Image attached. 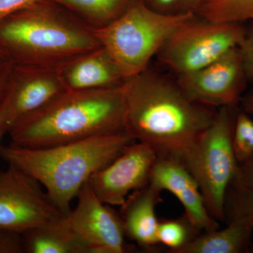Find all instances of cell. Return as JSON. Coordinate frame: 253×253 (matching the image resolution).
I'll return each instance as SVG.
<instances>
[{
    "label": "cell",
    "instance_id": "6da1fadb",
    "mask_svg": "<svg viewBox=\"0 0 253 253\" xmlns=\"http://www.w3.org/2000/svg\"><path fill=\"white\" fill-rule=\"evenodd\" d=\"M121 89L125 131L136 141L149 145L157 157L184 164L217 110L191 99L177 82L149 68L126 79Z\"/></svg>",
    "mask_w": 253,
    "mask_h": 253
},
{
    "label": "cell",
    "instance_id": "7a4b0ae2",
    "mask_svg": "<svg viewBox=\"0 0 253 253\" xmlns=\"http://www.w3.org/2000/svg\"><path fill=\"white\" fill-rule=\"evenodd\" d=\"M134 141L123 131L38 149L10 144L0 146V158L36 179L67 217L82 186Z\"/></svg>",
    "mask_w": 253,
    "mask_h": 253
},
{
    "label": "cell",
    "instance_id": "3957f363",
    "mask_svg": "<svg viewBox=\"0 0 253 253\" xmlns=\"http://www.w3.org/2000/svg\"><path fill=\"white\" fill-rule=\"evenodd\" d=\"M126 104L121 86L68 91L45 109L9 131L11 144L38 149L125 131Z\"/></svg>",
    "mask_w": 253,
    "mask_h": 253
},
{
    "label": "cell",
    "instance_id": "277c9868",
    "mask_svg": "<svg viewBox=\"0 0 253 253\" xmlns=\"http://www.w3.org/2000/svg\"><path fill=\"white\" fill-rule=\"evenodd\" d=\"M49 0L0 21V49L15 65L59 68L99 48L94 30Z\"/></svg>",
    "mask_w": 253,
    "mask_h": 253
},
{
    "label": "cell",
    "instance_id": "5b68a950",
    "mask_svg": "<svg viewBox=\"0 0 253 253\" xmlns=\"http://www.w3.org/2000/svg\"><path fill=\"white\" fill-rule=\"evenodd\" d=\"M195 17L194 11L162 12L137 1L107 26L94 30L100 45L126 80L149 68L173 33Z\"/></svg>",
    "mask_w": 253,
    "mask_h": 253
},
{
    "label": "cell",
    "instance_id": "8992f818",
    "mask_svg": "<svg viewBox=\"0 0 253 253\" xmlns=\"http://www.w3.org/2000/svg\"><path fill=\"white\" fill-rule=\"evenodd\" d=\"M239 108L217 109L184 163L199 184L208 212L217 221L225 219L226 191L238 167L233 132Z\"/></svg>",
    "mask_w": 253,
    "mask_h": 253
},
{
    "label": "cell",
    "instance_id": "52a82bcc",
    "mask_svg": "<svg viewBox=\"0 0 253 253\" xmlns=\"http://www.w3.org/2000/svg\"><path fill=\"white\" fill-rule=\"evenodd\" d=\"M246 31L242 23L196 21L195 17L173 33L157 56L177 76H184L239 47Z\"/></svg>",
    "mask_w": 253,
    "mask_h": 253
},
{
    "label": "cell",
    "instance_id": "ba28073f",
    "mask_svg": "<svg viewBox=\"0 0 253 253\" xmlns=\"http://www.w3.org/2000/svg\"><path fill=\"white\" fill-rule=\"evenodd\" d=\"M66 218L34 178L11 165L0 169V229L22 234Z\"/></svg>",
    "mask_w": 253,
    "mask_h": 253
},
{
    "label": "cell",
    "instance_id": "9c48e42d",
    "mask_svg": "<svg viewBox=\"0 0 253 253\" xmlns=\"http://www.w3.org/2000/svg\"><path fill=\"white\" fill-rule=\"evenodd\" d=\"M67 91L58 68L14 64L0 102V137Z\"/></svg>",
    "mask_w": 253,
    "mask_h": 253
},
{
    "label": "cell",
    "instance_id": "30bf717a",
    "mask_svg": "<svg viewBox=\"0 0 253 253\" xmlns=\"http://www.w3.org/2000/svg\"><path fill=\"white\" fill-rule=\"evenodd\" d=\"M248 81L237 47L206 67L178 76L176 82L191 99L219 109L239 106Z\"/></svg>",
    "mask_w": 253,
    "mask_h": 253
},
{
    "label": "cell",
    "instance_id": "8fae6325",
    "mask_svg": "<svg viewBox=\"0 0 253 253\" xmlns=\"http://www.w3.org/2000/svg\"><path fill=\"white\" fill-rule=\"evenodd\" d=\"M77 206L67 216L68 224L86 245L89 253H125L131 249L126 241L121 214L101 202L89 181L78 193Z\"/></svg>",
    "mask_w": 253,
    "mask_h": 253
},
{
    "label": "cell",
    "instance_id": "7c38bea8",
    "mask_svg": "<svg viewBox=\"0 0 253 253\" xmlns=\"http://www.w3.org/2000/svg\"><path fill=\"white\" fill-rule=\"evenodd\" d=\"M156 158L149 145L134 141L90 176L91 189L101 202L121 207L129 194L149 184Z\"/></svg>",
    "mask_w": 253,
    "mask_h": 253
},
{
    "label": "cell",
    "instance_id": "4fadbf2b",
    "mask_svg": "<svg viewBox=\"0 0 253 253\" xmlns=\"http://www.w3.org/2000/svg\"><path fill=\"white\" fill-rule=\"evenodd\" d=\"M149 184L160 191H168L182 205L185 216L200 233L219 229L211 217L197 181L184 163L174 158L157 157Z\"/></svg>",
    "mask_w": 253,
    "mask_h": 253
},
{
    "label": "cell",
    "instance_id": "5bb4252c",
    "mask_svg": "<svg viewBox=\"0 0 253 253\" xmlns=\"http://www.w3.org/2000/svg\"><path fill=\"white\" fill-rule=\"evenodd\" d=\"M58 70L68 91L112 89L122 86L126 81L102 46L70 60Z\"/></svg>",
    "mask_w": 253,
    "mask_h": 253
},
{
    "label": "cell",
    "instance_id": "9a60e30c",
    "mask_svg": "<svg viewBox=\"0 0 253 253\" xmlns=\"http://www.w3.org/2000/svg\"><path fill=\"white\" fill-rule=\"evenodd\" d=\"M161 191L149 183L131 193L121 206L120 214L126 237L146 251L154 250L159 245V220L155 209L161 200Z\"/></svg>",
    "mask_w": 253,
    "mask_h": 253
},
{
    "label": "cell",
    "instance_id": "2e32d148",
    "mask_svg": "<svg viewBox=\"0 0 253 253\" xmlns=\"http://www.w3.org/2000/svg\"><path fill=\"white\" fill-rule=\"evenodd\" d=\"M226 224L224 229L201 233L177 253H249L253 220L235 218Z\"/></svg>",
    "mask_w": 253,
    "mask_h": 253
},
{
    "label": "cell",
    "instance_id": "e0dca14e",
    "mask_svg": "<svg viewBox=\"0 0 253 253\" xmlns=\"http://www.w3.org/2000/svg\"><path fill=\"white\" fill-rule=\"evenodd\" d=\"M23 253H89L66 220L30 229L22 234Z\"/></svg>",
    "mask_w": 253,
    "mask_h": 253
},
{
    "label": "cell",
    "instance_id": "ac0fdd59",
    "mask_svg": "<svg viewBox=\"0 0 253 253\" xmlns=\"http://www.w3.org/2000/svg\"><path fill=\"white\" fill-rule=\"evenodd\" d=\"M71 10L76 16L98 29L114 21L129 6L126 0H49Z\"/></svg>",
    "mask_w": 253,
    "mask_h": 253
},
{
    "label": "cell",
    "instance_id": "d6986e66",
    "mask_svg": "<svg viewBox=\"0 0 253 253\" xmlns=\"http://www.w3.org/2000/svg\"><path fill=\"white\" fill-rule=\"evenodd\" d=\"M196 13L213 22L253 21V0H208Z\"/></svg>",
    "mask_w": 253,
    "mask_h": 253
},
{
    "label": "cell",
    "instance_id": "ffe728a7",
    "mask_svg": "<svg viewBox=\"0 0 253 253\" xmlns=\"http://www.w3.org/2000/svg\"><path fill=\"white\" fill-rule=\"evenodd\" d=\"M200 234L185 214L179 219H161L158 224V243L171 253H177Z\"/></svg>",
    "mask_w": 253,
    "mask_h": 253
},
{
    "label": "cell",
    "instance_id": "44dd1931",
    "mask_svg": "<svg viewBox=\"0 0 253 253\" xmlns=\"http://www.w3.org/2000/svg\"><path fill=\"white\" fill-rule=\"evenodd\" d=\"M233 148L238 163L253 156V117L241 108L238 109L234 123Z\"/></svg>",
    "mask_w": 253,
    "mask_h": 253
},
{
    "label": "cell",
    "instance_id": "7402d4cb",
    "mask_svg": "<svg viewBox=\"0 0 253 253\" xmlns=\"http://www.w3.org/2000/svg\"><path fill=\"white\" fill-rule=\"evenodd\" d=\"M224 221L235 218L253 220V189L229 186L224 203Z\"/></svg>",
    "mask_w": 253,
    "mask_h": 253
},
{
    "label": "cell",
    "instance_id": "603a6c76",
    "mask_svg": "<svg viewBox=\"0 0 253 253\" xmlns=\"http://www.w3.org/2000/svg\"><path fill=\"white\" fill-rule=\"evenodd\" d=\"M231 185L253 189V156L244 162L238 163L237 169Z\"/></svg>",
    "mask_w": 253,
    "mask_h": 253
},
{
    "label": "cell",
    "instance_id": "cb8c5ba5",
    "mask_svg": "<svg viewBox=\"0 0 253 253\" xmlns=\"http://www.w3.org/2000/svg\"><path fill=\"white\" fill-rule=\"evenodd\" d=\"M248 80L253 83V24L246 31L244 41L239 46Z\"/></svg>",
    "mask_w": 253,
    "mask_h": 253
},
{
    "label": "cell",
    "instance_id": "d4e9b609",
    "mask_svg": "<svg viewBox=\"0 0 253 253\" xmlns=\"http://www.w3.org/2000/svg\"><path fill=\"white\" fill-rule=\"evenodd\" d=\"M22 235L0 229V253H23Z\"/></svg>",
    "mask_w": 253,
    "mask_h": 253
},
{
    "label": "cell",
    "instance_id": "484cf974",
    "mask_svg": "<svg viewBox=\"0 0 253 253\" xmlns=\"http://www.w3.org/2000/svg\"><path fill=\"white\" fill-rule=\"evenodd\" d=\"M40 0H0V21L10 15L26 9Z\"/></svg>",
    "mask_w": 253,
    "mask_h": 253
},
{
    "label": "cell",
    "instance_id": "4316f807",
    "mask_svg": "<svg viewBox=\"0 0 253 253\" xmlns=\"http://www.w3.org/2000/svg\"><path fill=\"white\" fill-rule=\"evenodd\" d=\"M13 67L14 63L0 49V102L7 87Z\"/></svg>",
    "mask_w": 253,
    "mask_h": 253
},
{
    "label": "cell",
    "instance_id": "83f0119b",
    "mask_svg": "<svg viewBox=\"0 0 253 253\" xmlns=\"http://www.w3.org/2000/svg\"><path fill=\"white\" fill-rule=\"evenodd\" d=\"M151 7L162 12L172 13L169 9L181 2V0H149Z\"/></svg>",
    "mask_w": 253,
    "mask_h": 253
},
{
    "label": "cell",
    "instance_id": "f1b7e54d",
    "mask_svg": "<svg viewBox=\"0 0 253 253\" xmlns=\"http://www.w3.org/2000/svg\"><path fill=\"white\" fill-rule=\"evenodd\" d=\"M208 0H181V11H191L196 13V10Z\"/></svg>",
    "mask_w": 253,
    "mask_h": 253
},
{
    "label": "cell",
    "instance_id": "f546056e",
    "mask_svg": "<svg viewBox=\"0 0 253 253\" xmlns=\"http://www.w3.org/2000/svg\"><path fill=\"white\" fill-rule=\"evenodd\" d=\"M240 104L241 109L253 117V91L244 95Z\"/></svg>",
    "mask_w": 253,
    "mask_h": 253
},
{
    "label": "cell",
    "instance_id": "4dcf8cb0",
    "mask_svg": "<svg viewBox=\"0 0 253 253\" xmlns=\"http://www.w3.org/2000/svg\"><path fill=\"white\" fill-rule=\"evenodd\" d=\"M0 139H1V137H0Z\"/></svg>",
    "mask_w": 253,
    "mask_h": 253
}]
</instances>
